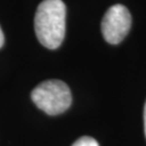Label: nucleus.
<instances>
[{
  "mask_svg": "<svg viewBox=\"0 0 146 146\" xmlns=\"http://www.w3.org/2000/svg\"><path fill=\"white\" fill-rule=\"evenodd\" d=\"M66 31V7L62 0H43L35 15V31L39 42L48 49H58Z\"/></svg>",
  "mask_w": 146,
  "mask_h": 146,
  "instance_id": "1",
  "label": "nucleus"
},
{
  "mask_svg": "<svg viewBox=\"0 0 146 146\" xmlns=\"http://www.w3.org/2000/svg\"><path fill=\"white\" fill-rule=\"evenodd\" d=\"M31 100L38 108L48 115L54 116L69 108L72 93L65 82L53 79L38 84L31 92Z\"/></svg>",
  "mask_w": 146,
  "mask_h": 146,
  "instance_id": "2",
  "label": "nucleus"
},
{
  "mask_svg": "<svg viewBox=\"0 0 146 146\" xmlns=\"http://www.w3.org/2000/svg\"><path fill=\"white\" fill-rule=\"evenodd\" d=\"M131 27V14L122 5H115L106 11L102 20V34L105 40L117 44L121 42Z\"/></svg>",
  "mask_w": 146,
  "mask_h": 146,
  "instance_id": "3",
  "label": "nucleus"
},
{
  "mask_svg": "<svg viewBox=\"0 0 146 146\" xmlns=\"http://www.w3.org/2000/svg\"><path fill=\"white\" fill-rule=\"evenodd\" d=\"M73 146H100L96 140L90 136H82L73 144Z\"/></svg>",
  "mask_w": 146,
  "mask_h": 146,
  "instance_id": "4",
  "label": "nucleus"
},
{
  "mask_svg": "<svg viewBox=\"0 0 146 146\" xmlns=\"http://www.w3.org/2000/svg\"><path fill=\"white\" fill-rule=\"evenodd\" d=\"M3 43H5V35H3V31L0 27V48H2Z\"/></svg>",
  "mask_w": 146,
  "mask_h": 146,
  "instance_id": "5",
  "label": "nucleus"
},
{
  "mask_svg": "<svg viewBox=\"0 0 146 146\" xmlns=\"http://www.w3.org/2000/svg\"><path fill=\"white\" fill-rule=\"evenodd\" d=\"M144 130H145V136H146V103L144 106Z\"/></svg>",
  "mask_w": 146,
  "mask_h": 146,
  "instance_id": "6",
  "label": "nucleus"
}]
</instances>
